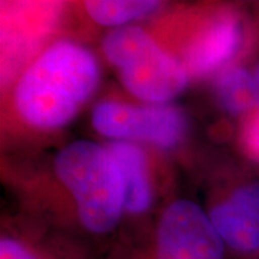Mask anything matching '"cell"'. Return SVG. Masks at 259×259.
<instances>
[{
    "instance_id": "obj_10",
    "label": "cell",
    "mask_w": 259,
    "mask_h": 259,
    "mask_svg": "<svg viewBox=\"0 0 259 259\" xmlns=\"http://www.w3.org/2000/svg\"><path fill=\"white\" fill-rule=\"evenodd\" d=\"M219 101L231 114H243L258 105L253 75L242 68H231L221 75L216 83Z\"/></svg>"
},
{
    "instance_id": "obj_1",
    "label": "cell",
    "mask_w": 259,
    "mask_h": 259,
    "mask_svg": "<svg viewBox=\"0 0 259 259\" xmlns=\"http://www.w3.org/2000/svg\"><path fill=\"white\" fill-rule=\"evenodd\" d=\"M98 65L87 49L59 42L22 75L15 102L22 118L44 130L59 128L75 117L98 85Z\"/></svg>"
},
{
    "instance_id": "obj_12",
    "label": "cell",
    "mask_w": 259,
    "mask_h": 259,
    "mask_svg": "<svg viewBox=\"0 0 259 259\" xmlns=\"http://www.w3.org/2000/svg\"><path fill=\"white\" fill-rule=\"evenodd\" d=\"M242 140L248 153L259 161V112L246 121L242 133Z\"/></svg>"
},
{
    "instance_id": "obj_4",
    "label": "cell",
    "mask_w": 259,
    "mask_h": 259,
    "mask_svg": "<svg viewBox=\"0 0 259 259\" xmlns=\"http://www.w3.org/2000/svg\"><path fill=\"white\" fill-rule=\"evenodd\" d=\"M95 130L118 140H141L160 147H173L182 140L186 121L171 107H131L121 102H101L93 114Z\"/></svg>"
},
{
    "instance_id": "obj_13",
    "label": "cell",
    "mask_w": 259,
    "mask_h": 259,
    "mask_svg": "<svg viewBox=\"0 0 259 259\" xmlns=\"http://www.w3.org/2000/svg\"><path fill=\"white\" fill-rule=\"evenodd\" d=\"M0 259H35L26 248L19 242L3 239L0 243Z\"/></svg>"
},
{
    "instance_id": "obj_6",
    "label": "cell",
    "mask_w": 259,
    "mask_h": 259,
    "mask_svg": "<svg viewBox=\"0 0 259 259\" xmlns=\"http://www.w3.org/2000/svg\"><path fill=\"white\" fill-rule=\"evenodd\" d=\"M64 0H2L3 69L19 66L54 29Z\"/></svg>"
},
{
    "instance_id": "obj_11",
    "label": "cell",
    "mask_w": 259,
    "mask_h": 259,
    "mask_svg": "<svg viewBox=\"0 0 259 259\" xmlns=\"http://www.w3.org/2000/svg\"><path fill=\"white\" fill-rule=\"evenodd\" d=\"M161 0H85L90 16L104 26H120L144 18L157 9Z\"/></svg>"
},
{
    "instance_id": "obj_7",
    "label": "cell",
    "mask_w": 259,
    "mask_h": 259,
    "mask_svg": "<svg viewBox=\"0 0 259 259\" xmlns=\"http://www.w3.org/2000/svg\"><path fill=\"white\" fill-rule=\"evenodd\" d=\"M210 219L231 248L243 253L259 252V183L235 190L213 209Z\"/></svg>"
},
{
    "instance_id": "obj_9",
    "label": "cell",
    "mask_w": 259,
    "mask_h": 259,
    "mask_svg": "<svg viewBox=\"0 0 259 259\" xmlns=\"http://www.w3.org/2000/svg\"><path fill=\"white\" fill-rule=\"evenodd\" d=\"M110 153L120 168L124 185V206L133 213L147 210L151 202L146 157L139 147L130 143H112Z\"/></svg>"
},
{
    "instance_id": "obj_2",
    "label": "cell",
    "mask_w": 259,
    "mask_h": 259,
    "mask_svg": "<svg viewBox=\"0 0 259 259\" xmlns=\"http://www.w3.org/2000/svg\"><path fill=\"white\" fill-rule=\"evenodd\" d=\"M56 175L74 194L83 226L97 233L111 231L124 206L120 168L110 150L76 141L56 157Z\"/></svg>"
},
{
    "instance_id": "obj_8",
    "label": "cell",
    "mask_w": 259,
    "mask_h": 259,
    "mask_svg": "<svg viewBox=\"0 0 259 259\" xmlns=\"http://www.w3.org/2000/svg\"><path fill=\"white\" fill-rule=\"evenodd\" d=\"M242 32L238 19L223 13L213 20L186 54V64L194 75L210 74L228 64L241 45Z\"/></svg>"
},
{
    "instance_id": "obj_5",
    "label": "cell",
    "mask_w": 259,
    "mask_h": 259,
    "mask_svg": "<svg viewBox=\"0 0 259 259\" xmlns=\"http://www.w3.org/2000/svg\"><path fill=\"white\" fill-rule=\"evenodd\" d=\"M157 259H223V239L197 204L180 200L160 219Z\"/></svg>"
},
{
    "instance_id": "obj_3",
    "label": "cell",
    "mask_w": 259,
    "mask_h": 259,
    "mask_svg": "<svg viewBox=\"0 0 259 259\" xmlns=\"http://www.w3.org/2000/svg\"><path fill=\"white\" fill-rule=\"evenodd\" d=\"M104 52L118 68L127 90L143 101L166 102L187 85L185 68L143 29H114L104 40Z\"/></svg>"
},
{
    "instance_id": "obj_14",
    "label": "cell",
    "mask_w": 259,
    "mask_h": 259,
    "mask_svg": "<svg viewBox=\"0 0 259 259\" xmlns=\"http://www.w3.org/2000/svg\"><path fill=\"white\" fill-rule=\"evenodd\" d=\"M253 79H255V87H256V98H258V105H259V65L253 74Z\"/></svg>"
}]
</instances>
